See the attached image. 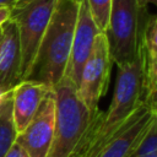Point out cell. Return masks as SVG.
<instances>
[{
	"mask_svg": "<svg viewBox=\"0 0 157 157\" xmlns=\"http://www.w3.org/2000/svg\"><path fill=\"white\" fill-rule=\"evenodd\" d=\"M145 61L146 52L141 45L140 53L131 63L118 66L109 108L105 113H101L92 132L74 157H94L144 102Z\"/></svg>",
	"mask_w": 157,
	"mask_h": 157,
	"instance_id": "obj_1",
	"label": "cell"
},
{
	"mask_svg": "<svg viewBox=\"0 0 157 157\" xmlns=\"http://www.w3.org/2000/svg\"><path fill=\"white\" fill-rule=\"evenodd\" d=\"M78 6L80 0H56L52 18L25 80L37 81L50 88L63 80L70 56Z\"/></svg>",
	"mask_w": 157,
	"mask_h": 157,
	"instance_id": "obj_2",
	"label": "cell"
},
{
	"mask_svg": "<svg viewBox=\"0 0 157 157\" xmlns=\"http://www.w3.org/2000/svg\"><path fill=\"white\" fill-rule=\"evenodd\" d=\"M55 126L47 157H74L96 126L101 110L93 113L78 97L76 86L66 77L53 87Z\"/></svg>",
	"mask_w": 157,
	"mask_h": 157,
	"instance_id": "obj_3",
	"label": "cell"
},
{
	"mask_svg": "<svg viewBox=\"0 0 157 157\" xmlns=\"http://www.w3.org/2000/svg\"><path fill=\"white\" fill-rule=\"evenodd\" d=\"M136 0H112V9L104 36L112 61L117 66L131 63L140 53L145 22Z\"/></svg>",
	"mask_w": 157,
	"mask_h": 157,
	"instance_id": "obj_4",
	"label": "cell"
},
{
	"mask_svg": "<svg viewBox=\"0 0 157 157\" xmlns=\"http://www.w3.org/2000/svg\"><path fill=\"white\" fill-rule=\"evenodd\" d=\"M56 0H33L11 7L10 20L17 27L21 47V81L27 77L52 18Z\"/></svg>",
	"mask_w": 157,
	"mask_h": 157,
	"instance_id": "obj_5",
	"label": "cell"
},
{
	"mask_svg": "<svg viewBox=\"0 0 157 157\" xmlns=\"http://www.w3.org/2000/svg\"><path fill=\"white\" fill-rule=\"evenodd\" d=\"M112 63L105 36L101 32L94 39L92 52L82 67L76 88L81 101L93 113L99 110L98 103L107 92Z\"/></svg>",
	"mask_w": 157,
	"mask_h": 157,
	"instance_id": "obj_6",
	"label": "cell"
},
{
	"mask_svg": "<svg viewBox=\"0 0 157 157\" xmlns=\"http://www.w3.org/2000/svg\"><path fill=\"white\" fill-rule=\"evenodd\" d=\"M55 126V97L53 88L42 101L36 115L27 128L17 135L18 141L29 157H47L54 136Z\"/></svg>",
	"mask_w": 157,
	"mask_h": 157,
	"instance_id": "obj_7",
	"label": "cell"
},
{
	"mask_svg": "<svg viewBox=\"0 0 157 157\" xmlns=\"http://www.w3.org/2000/svg\"><path fill=\"white\" fill-rule=\"evenodd\" d=\"M101 33V31L97 28L86 0H80V6H78V13H77V20L75 25V31H74V37H72V43H71V50H70V56L67 61V66L65 70L64 77L69 78L77 88L78 82H80V76L82 67L85 63L87 61L96 37Z\"/></svg>",
	"mask_w": 157,
	"mask_h": 157,
	"instance_id": "obj_8",
	"label": "cell"
},
{
	"mask_svg": "<svg viewBox=\"0 0 157 157\" xmlns=\"http://www.w3.org/2000/svg\"><path fill=\"white\" fill-rule=\"evenodd\" d=\"M155 115L142 102L94 157H128L151 128Z\"/></svg>",
	"mask_w": 157,
	"mask_h": 157,
	"instance_id": "obj_9",
	"label": "cell"
},
{
	"mask_svg": "<svg viewBox=\"0 0 157 157\" xmlns=\"http://www.w3.org/2000/svg\"><path fill=\"white\" fill-rule=\"evenodd\" d=\"M21 82V47L15 22L7 20L1 26L0 40V87L13 90Z\"/></svg>",
	"mask_w": 157,
	"mask_h": 157,
	"instance_id": "obj_10",
	"label": "cell"
},
{
	"mask_svg": "<svg viewBox=\"0 0 157 157\" xmlns=\"http://www.w3.org/2000/svg\"><path fill=\"white\" fill-rule=\"evenodd\" d=\"M52 88L44 83L23 80L12 90V119L17 134L22 132L36 115L42 101Z\"/></svg>",
	"mask_w": 157,
	"mask_h": 157,
	"instance_id": "obj_11",
	"label": "cell"
},
{
	"mask_svg": "<svg viewBox=\"0 0 157 157\" xmlns=\"http://www.w3.org/2000/svg\"><path fill=\"white\" fill-rule=\"evenodd\" d=\"M12 119V102L0 110V157H4L17 139Z\"/></svg>",
	"mask_w": 157,
	"mask_h": 157,
	"instance_id": "obj_12",
	"label": "cell"
},
{
	"mask_svg": "<svg viewBox=\"0 0 157 157\" xmlns=\"http://www.w3.org/2000/svg\"><path fill=\"white\" fill-rule=\"evenodd\" d=\"M128 157H157V114L144 139Z\"/></svg>",
	"mask_w": 157,
	"mask_h": 157,
	"instance_id": "obj_13",
	"label": "cell"
},
{
	"mask_svg": "<svg viewBox=\"0 0 157 157\" xmlns=\"http://www.w3.org/2000/svg\"><path fill=\"white\" fill-rule=\"evenodd\" d=\"M90 13L101 32H104L108 25L112 9V0H86Z\"/></svg>",
	"mask_w": 157,
	"mask_h": 157,
	"instance_id": "obj_14",
	"label": "cell"
},
{
	"mask_svg": "<svg viewBox=\"0 0 157 157\" xmlns=\"http://www.w3.org/2000/svg\"><path fill=\"white\" fill-rule=\"evenodd\" d=\"M142 45L147 55L157 53V13L146 20L142 32Z\"/></svg>",
	"mask_w": 157,
	"mask_h": 157,
	"instance_id": "obj_15",
	"label": "cell"
},
{
	"mask_svg": "<svg viewBox=\"0 0 157 157\" xmlns=\"http://www.w3.org/2000/svg\"><path fill=\"white\" fill-rule=\"evenodd\" d=\"M157 85V53L147 55L145 61V81H144V97L150 93Z\"/></svg>",
	"mask_w": 157,
	"mask_h": 157,
	"instance_id": "obj_16",
	"label": "cell"
},
{
	"mask_svg": "<svg viewBox=\"0 0 157 157\" xmlns=\"http://www.w3.org/2000/svg\"><path fill=\"white\" fill-rule=\"evenodd\" d=\"M144 103L153 114H157V85L150 93L144 97Z\"/></svg>",
	"mask_w": 157,
	"mask_h": 157,
	"instance_id": "obj_17",
	"label": "cell"
},
{
	"mask_svg": "<svg viewBox=\"0 0 157 157\" xmlns=\"http://www.w3.org/2000/svg\"><path fill=\"white\" fill-rule=\"evenodd\" d=\"M4 157H29V155L18 141H15Z\"/></svg>",
	"mask_w": 157,
	"mask_h": 157,
	"instance_id": "obj_18",
	"label": "cell"
},
{
	"mask_svg": "<svg viewBox=\"0 0 157 157\" xmlns=\"http://www.w3.org/2000/svg\"><path fill=\"white\" fill-rule=\"evenodd\" d=\"M12 102V90H5L0 87V110Z\"/></svg>",
	"mask_w": 157,
	"mask_h": 157,
	"instance_id": "obj_19",
	"label": "cell"
},
{
	"mask_svg": "<svg viewBox=\"0 0 157 157\" xmlns=\"http://www.w3.org/2000/svg\"><path fill=\"white\" fill-rule=\"evenodd\" d=\"M11 15V9L9 7H0V27L10 18Z\"/></svg>",
	"mask_w": 157,
	"mask_h": 157,
	"instance_id": "obj_20",
	"label": "cell"
},
{
	"mask_svg": "<svg viewBox=\"0 0 157 157\" xmlns=\"http://www.w3.org/2000/svg\"><path fill=\"white\" fill-rule=\"evenodd\" d=\"M136 2L141 9H146L148 5H155L157 7V0H136Z\"/></svg>",
	"mask_w": 157,
	"mask_h": 157,
	"instance_id": "obj_21",
	"label": "cell"
},
{
	"mask_svg": "<svg viewBox=\"0 0 157 157\" xmlns=\"http://www.w3.org/2000/svg\"><path fill=\"white\" fill-rule=\"evenodd\" d=\"M16 1L17 0H0V7H9V9H11Z\"/></svg>",
	"mask_w": 157,
	"mask_h": 157,
	"instance_id": "obj_22",
	"label": "cell"
},
{
	"mask_svg": "<svg viewBox=\"0 0 157 157\" xmlns=\"http://www.w3.org/2000/svg\"><path fill=\"white\" fill-rule=\"evenodd\" d=\"M31 1H33V0H17V1L13 4L12 7H16V6H23V5H26V4L31 2Z\"/></svg>",
	"mask_w": 157,
	"mask_h": 157,
	"instance_id": "obj_23",
	"label": "cell"
},
{
	"mask_svg": "<svg viewBox=\"0 0 157 157\" xmlns=\"http://www.w3.org/2000/svg\"><path fill=\"white\" fill-rule=\"evenodd\" d=\"M0 40H1V27H0Z\"/></svg>",
	"mask_w": 157,
	"mask_h": 157,
	"instance_id": "obj_24",
	"label": "cell"
}]
</instances>
